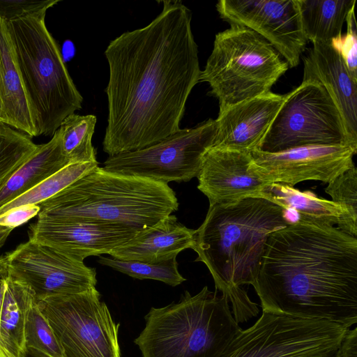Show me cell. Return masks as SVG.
I'll use <instances>...</instances> for the list:
<instances>
[{
	"label": "cell",
	"instance_id": "cell-1",
	"mask_svg": "<svg viewBox=\"0 0 357 357\" xmlns=\"http://www.w3.org/2000/svg\"><path fill=\"white\" fill-rule=\"evenodd\" d=\"M146 26L111 40L105 88L107 125L102 142L109 156L153 145L181 129L185 104L199 82L198 47L191 10L165 0Z\"/></svg>",
	"mask_w": 357,
	"mask_h": 357
},
{
	"label": "cell",
	"instance_id": "cell-2",
	"mask_svg": "<svg viewBox=\"0 0 357 357\" xmlns=\"http://www.w3.org/2000/svg\"><path fill=\"white\" fill-rule=\"evenodd\" d=\"M253 287L262 310L349 328L357 322V238L292 222L269 235Z\"/></svg>",
	"mask_w": 357,
	"mask_h": 357
},
{
	"label": "cell",
	"instance_id": "cell-3",
	"mask_svg": "<svg viewBox=\"0 0 357 357\" xmlns=\"http://www.w3.org/2000/svg\"><path fill=\"white\" fill-rule=\"evenodd\" d=\"M289 212L263 197L209 206L195 231V261L208 268L216 291L255 285L269 235L294 222Z\"/></svg>",
	"mask_w": 357,
	"mask_h": 357
},
{
	"label": "cell",
	"instance_id": "cell-4",
	"mask_svg": "<svg viewBox=\"0 0 357 357\" xmlns=\"http://www.w3.org/2000/svg\"><path fill=\"white\" fill-rule=\"evenodd\" d=\"M39 220L92 221L146 230L178 210L168 184L96 166L39 205Z\"/></svg>",
	"mask_w": 357,
	"mask_h": 357
},
{
	"label": "cell",
	"instance_id": "cell-5",
	"mask_svg": "<svg viewBox=\"0 0 357 357\" xmlns=\"http://www.w3.org/2000/svg\"><path fill=\"white\" fill-rule=\"evenodd\" d=\"M146 326L135 340L143 357H221L242 330L227 296L205 286L188 291L178 303L151 307Z\"/></svg>",
	"mask_w": 357,
	"mask_h": 357
},
{
	"label": "cell",
	"instance_id": "cell-6",
	"mask_svg": "<svg viewBox=\"0 0 357 357\" xmlns=\"http://www.w3.org/2000/svg\"><path fill=\"white\" fill-rule=\"evenodd\" d=\"M45 15L6 22L38 134L53 136L68 116L82 109L83 98L47 28Z\"/></svg>",
	"mask_w": 357,
	"mask_h": 357
},
{
	"label": "cell",
	"instance_id": "cell-7",
	"mask_svg": "<svg viewBox=\"0 0 357 357\" xmlns=\"http://www.w3.org/2000/svg\"><path fill=\"white\" fill-rule=\"evenodd\" d=\"M289 68L261 36L245 26L231 24L215 35L199 82L209 84V93L218 100L219 112H222L271 91Z\"/></svg>",
	"mask_w": 357,
	"mask_h": 357
},
{
	"label": "cell",
	"instance_id": "cell-8",
	"mask_svg": "<svg viewBox=\"0 0 357 357\" xmlns=\"http://www.w3.org/2000/svg\"><path fill=\"white\" fill-rule=\"evenodd\" d=\"M347 145L357 149L325 88L305 80L290 93L257 150L278 153L307 146Z\"/></svg>",
	"mask_w": 357,
	"mask_h": 357
},
{
	"label": "cell",
	"instance_id": "cell-9",
	"mask_svg": "<svg viewBox=\"0 0 357 357\" xmlns=\"http://www.w3.org/2000/svg\"><path fill=\"white\" fill-rule=\"evenodd\" d=\"M348 329L326 320L263 310L251 327L238 333L221 357H331Z\"/></svg>",
	"mask_w": 357,
	"mask_h": 357
},
{
	"label": "cell",
	"instance_id": "cell-10",
	"mask_svg": "<svg viewBox=\"0 0 357 357\" xmlns=\"http://www.w3.org/2000/svg\"><path fill=\"white\" fill-rule=\"evenodd\" d=\"M65 357H121L116 324L96 287L37 302Z\"/></svg>",
	"mask_w": 357,
	"mask_h": 357
},
{
	"label": "cell",
	"instance_id": "cell-11",
	"mask_svg": "<svg viewBox=\"0 0 357 357\" xmlns=\"http://www.w3.org/2000/svg\"><path fill=\"white\" fill-rule=\"evenodd\" d=\"M215 132V121L209 119L193 128H181L153 145L109 156L102 168L166 184L188 182L198 176Z\"/></svg>",
	"mask_w": 357,
	"mask_h": 357
},
{
	"label": "cell",
	"instance_id": "cell-12",
	"mask_svg": "<svg viewBox=\"0 0 357 357\" xmlns=\"http://www.w3.org/2000/svg\"><path fill=\"white\" fill-rule=\"evenodd\" d=\"M5 256L7 275L28 286L37 302L84 292L97 283L94 268L30 239Z\"/></svg>",
	"mask_w": 357,
	"mask_h": 357
},
{
	"label": "cell",
	"instance_id": "cell-13",
	"mask_svg": "<svg viewBox=\"0 0 357 357\" xmlns=\"http://www.w3.org/2000/svg\"><path fill=\"white\" fill-rule=\"evenodd\" d=\"M216 8L230 25L243 26L261 36L289 67L298 65L307 40L297 0H221Z\"/></svg>",
	"mask_w": 357,
	"mask_h": 357
},
{
	"label": "cell",
	"instance_id": "cell-14",
	"mask_svg": "<svg viewBox=\"0 0 357 357\" xmlns=\"http://www.w3.org/2000/svg\"><path fill=\"white\" fill-rule=\"evenodd\" d=\"M357 149L347 145L307 146L278 153H251L257 170L271 183L294 187L305 181L329 183L354 165Z\"/></svg>",
	"mask_w": 357,
	"mask_h": 357
},
{
	"label": "cell",
	"instance_id": "cell-15",
	"mask_svg": "<svg viewBox=\"0 0 357 357\" xmlns=\"http://www.w3.org/2000/svg\"><path fill=\"white\" fill-rule=\"evenodd\" d=\"M197 178L209 206L261 197L272 183L257 170L250 153L215 146L205 154Z\"/></svg>",
	"mask_w": 357,
	"mask_h": 357
},
{
	"label": "cell",
	"instance_id": "cell-16",
	"mask_svg": "<svg viewBox=\"0 0 357 357\" xmlns=\"http://www.w3.org/2000/svg\"><path fill=\"white\" fill-rule=\"evenodd\" d=\"M139 232L117 225L92 221L39 220L31 225L29 239L77 260L109 254Z\"/></svg>",
	"mask_w": 357,
	"mask_h": 357
},
{
	"label": "cell",
	"instance_id": "cell-17",
	"mask_svg": "<svg viewBox=\"0 0 357 357\" xmlns=\"http://www.w3.org/2000/svg\"><path fill=\"white\" fill-rule=\"evenodd\" d=\"M285 95L271 91L219 112L213 146L252 153L257 150Z\"/></svg>",
	"mask_w": 357,
	"mask_h": 357
},
{
	"label": "cell",
	"instance_id": "cell-18",
	"mask_svg": "<svg viewBox=\"0 0 357 357\" xmlns=\"http://www.w3.org/2000/svg\"><path fill=\"white\" fill-rule=\"evenodd\" d=\"M303 79L321 84L337 106L347 132L357 144V83L351 78L338 48L316 43L303 59Z\"/></svg>",
	"mask_w": 357,
	"mask_h": 357
},
{
	"label": "cell",
	"instance_id": "cell-19",
	"mask_svg": "<svg viewBox=\"0 0 357 357\" xmlns=\"http://www.w3.org/2000/svg\"><path fill=\"white\" fill-rule=\"evenodd\" d=\"M195 230L189 229L169 215L154 226L139 232L127 243L109 254L128 261L158 262L177 257L185 249H192Z\"/></svg>",
	"mask_w": 357,
	"mask_h": 357
},
{
	"label": "cell",
	"instance_id": "cell-20",
	"mask_svg": "<svg viewBox=\"0 0 357 357\" xmlns=\"http://www.w3.org/2000/svg\"><path fill=\"white\" fill-rule=\"evenodd\" d=\"M0 105L1 123L28 135L39 136L16 61L6 20L0 17Z\"/></svg>",
	"mask_w": 357,
	"mask_h": 357
},
{
	"label": "cell",
	"instance_id": "cell-21",
	"mask_svg": "<svg viewBox=\"0 0 357 357\" xmlns=\"http://www.w3.org/2000/svg\"><path fill=\"white\" fill-rule=\"evenodd\" d=\"M261 197L294 213L295 221L336 227L354 237L357 236V220L345 208L331 200L319 198L310 191L272 183L265 188Z\"/></svg>",
	"mask_w": 357,
	"mask_h": 357
},
{
	"label": "cell",
	"instance_id": "cell-22",
	"mask_svg": "<svg viewBox=\"0 0 357 357\" xmlns=\"http://www.w3.org/2000/svg\"><path fill=\"white\" fill-rule=\"evenodd\" d=\"M70 164L64 155L57 130L47 143L38 144L32 155L0 189V208Z\"/></svg>",
	"mask_w": 357,
	"mask_h": 357
},
{
	"label": "cell",
	"instance_id": "cell-23",
	"mask_svg": "<svg viewBox=\"0 0 357 357\" xmlns=\"http://www.w3.org/2000/svg\"><path fill=\"white\" fill-rule=\"evenodd\" d=\"M4 278L0 331L7 357H27L25 333L29 310L36 301L31 289L8 275Z\"/></svg>",
	"mask_w": 357,
	"mask_h": 357
},
{
	"label": "cell",
	"instance_id": "cell-24",
	"mask_svg": "<svg viewBox=\"0 0 357 357\" xmlns=\"http://www.w3.org/2000/svg\"><path fill=\"white\" fill-rule=\"evenodd\" d=\"M305 37L312 44L333 43L342 38V29L356 0H297Z\"/></svg>",
	"mask_w": 357,
	"mask_h": 357
},
{
	"label": "cell",
	"instance_id": "cell-25",
	"mask_svg": "<svg viewBox=\"0 0 357 357\" xmlns=\"http://www.w3.org/2000/svg\"><path fill=\"white\" fill-rule=\"evenodd\" d=\"M97 118L93 114L68 116L58 128L62 151L70 163L98 162L92 144Z\"/></svg>",
	"mask_w": 357,
	"mask_h": 357
},
{
	"label": "cell",
	"instance_id": "cell-26",
	"mask_svg": "<svg viewBox=\"0 0 357 357\" xmlns=\"http://www.w3.org/2000/svg\"><path fill=\"white\" fill-rule=\"evenodd\" d=\"M98 162L70 163L37 186L0 208V215L25 205H39L51 198L94 167Z\"/></svg>",
	"mask_w": 357,
	"mask_h": 357
},
{
	"label": "cell",
	"instance_id": "cell-27",
	"mask_svg": "<svg viewBox=\"0 0 357 357\" xmlns=\"http://www.w3.org/2000/svg\"><path fill=\"white\" fill-rule=\"evenodd\" d=\"M37 147L28 135L0 123V189Z\"/></svg>",
	"mask_w": 357,
	"mask_h": 357
},
{
	"label": "cell",
	"instance_id": "cell-28",
	"mask_svg": "<svg viewBox=\"0 0 357 357\" xmlns=\"http://www.w3.org/2000/svg\"><path fill=\"white\" fill-rule=\"evenodd\" d=\"M98 262L134 278L155 280L172 287L179 285L185 280L178 270L176 257L149 263L99 256Z\"/></svg>",
	"mask_w": 357,
	"mask_h": 357
},
{
	"label": "cell",
	"instance_id": "cell-29",
	"mask_svg": "<svg viewBox=\"0 0 357 357\" xmlns=\"http://www.w3.org/2000/svg\"><path fill=\"white\" fill-rule=\"evenodd\" d=\"M25 341L26 354L31 357H65L60 342L37 301L29 310Z\"/></svg>",
	"mask_w": 357,
	"mask_h": 357
},
{
	"label": "cell",
	"instance_id": "cell-30",
	"mask_svg": "<svg viewBox=\"0 0 357 357\" xmlns=\"http://www.w3.org/2000/svg\"><path fill=\"white\" fill-rule=\"evenodd\" d=\"M325 192L357 220V169L353 165L328 183Z\"/></svg>",
	"mask_w": 357,
	"mask_h": 357
},
{
	"label": "cell",
	"instance_id": "cell-31",
	"mask_svg": "<svg viewBox=\"0 0 357 357\" xmlns=\"http://www.w3.org/2000/svg\"><path fill=\"white\" fill-rule=\"evenodd\" d=\"M346 22L347 31L344 38L332 43L338 48L349 75L357 83V26L354 8L349 13Z\"/></svg>",
	"mask_w": 357,
	"mask_h": 357
},
{
	"label": "cell",
	"instance_id": "cell-32",
	"mask_svg": "<svg viewBox=\"0 0 357 357\" xmlns=\"http://www.w3.org/2000/svg\"><path fill=\"white\" fill-rule=\"evenodd\" d=\"M59 0H0V17L6 21L22 18L47 10Z\"/></svg>",
	"mask_w": 357,
	"mask_h": 357
},
{
	"label": "cell",
	"instance_id": "cell-33",
	"mask_svg": "<svg viewBox=\"0 0 357 357\" xmlns=\"http://www.w3.org/2000/svg\"><path fill=\"white\" fill-rule=\"evenodd\" d=\"M38 205H25L9 210L0 215V226L14 229L38 215L40 212Z\"/></svg>",
	"mask_w": 357,
	"mask_h": 357
},
{
	"label": "cell",
	"instance_id": "cell-34",
	"mask_svg": "<svg viewBox=\"0 0 357 357\" xmlns=\"http://www.w3.org/2000/svg\"><path fill=\"white\" fill-rule=\"evenodd\" d=\"M335 357H357V328L347 330Z\"/></svg>",
	"mask_w": 357,
	"mask_h": 357
},
{
	"label": "cell",
	"instance_id": "cell-35",
	"mask_svg": "<svg viewBox=\"0 0 357 357\" xmlns=\"http://www.w3.org/2000/svg\"><path fill=\"white\" fill-rule=\"evenodd\" d=\"M12 230L10 227L0 226V248L4 245Z\"/></svg>",
	"mask_w": 357,
	"mask_h": 357
},
{
	"label": "cell",
	"instance_id": "cell-36",
	"mask_svg": "<svg viewBox=\"0 0 357 357\" xmlns=\"http://www.w3.org/2000/svg\"><path fill=\"white\" fill-rule=\"evenodd\" d=\"M7 274L6 256L0 255V277Z\"/></svg>",
	"mask_w": 357,
	"mask_h": 357
},
{
	"label": "cell",
	"instance_id": "cell-37",
	"mask_svg": "<svg viewBox=\"0 0 357 357\" xmlns=\"http://www.w3.org/2000/svg\"><path fill=\"white\" fill-rule=\"evenodd\" d=\"M0 357H6L1 352V351L0 350Z\"/></svg>",
	"mask_w": 357,
	"mask_h": 357
},
{
	"label": "cell",
	"instance_id": "cell-38",
	"mask_svg": "<svg viewBox=\"0 0 357 357\" xmlns=\"http://www.w3.org/2000/svg\"><path fill=\"white\" fill-rule=\"evenodd\" d=\"M0 123H1V105H0Z\"/></svg>",
	"mask_w": 357,
	"mask_h": 357
},
{
	"label": "cell",
	"instance_id": "cell-39",
	"mask_svg": "<svg viewBox=\"0 0 357 357\" xmlns=\"http://www.w3.org/2000/svg\"><path fill=\"white\" fill-rule=\"evenodd\" d=\"M331 357H335V354L334 356H331Z\"/></svg>",
	"mask_w": 357,
	"mask_h": 357
}]
</instances>
